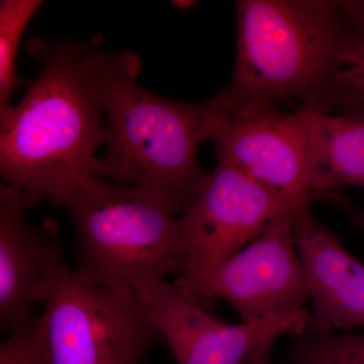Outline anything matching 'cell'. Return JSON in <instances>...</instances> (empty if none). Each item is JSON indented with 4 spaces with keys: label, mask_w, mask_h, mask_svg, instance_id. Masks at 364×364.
I'll use <instances>...</instances> for the list:
<instances>
[{
    "label": "cell",
    "mask_w": 364,
    "mask_h": 364,
    "mask_svg": "<svg viewBox=\"0 0 364 364\" xmlns=\"http://www.w3.org/2000/svg\"><path fill=\"white\" fill-rule=\"evenodd\" d=\"M100 38L28 42L40 74L20 104L0 114V174L26 208L42 200L56 205L93 176L107 138L92 63Z\"/></svg>",
    "instance_id": "cell-1"
},
{
    "label": "cell",
    "mask_w": 364,
    "mask_h": 364,
    "mask_svg": "<svg viewBox=\"0 0 364 364\" xmlns=\"http://www.w3.org/2000/svg\"><path fill=\"white\" fill-rule=\"evenodd\" d=\"M236 7V65L214 97L223 119L277 100L340 112L358 44L352 1L241 0Z\"/></svg>",
    "instance_id": "cell-2"
},
{
    "label": "cell",
    "mask_w": 364,
    "mask_h": 364,
    "mask_svg": "<svg viewBox=\"0 0 364 364\" xmlns=\"http://www.w3.org/2000/svg\"><path fill=\"white\" fill-rule=\"evenodd\" d=\"M92 63L107 126V149L93 176L147 189L176 214L186 212L208 176L198 164V147L213 140L221 123L212 98L186 104L145 90L136 81L140 57L107 52L102 39Z\"/></svg>",
    "instance_id": "cell-3"
},
{
    "label": "cell",
    "mask_w": 364,
    "mask_h": 364,
    "mask_svg": "<svg viewBox=\"0 0 364 364\" xmlns=\"http://www.w3.org/2000/svg\"><path fill=\"white\" fill-rule=\"evenodd\" d=\"M55 205L68 213L75 231L76 272L122 294L182 272L179 215L147 189L90 176Z\"/></svg>",
    "instance_id": "cell-4"
},
{
    "label": "cell",
    "mask_w": 364,
    "mask_h": 364,
    "mask_svg": "<svg viewBox=\"0 0 364 364\" xmlns=\"http://www.w3.org/2000/svg\"><path fill=\"white\" fill-rule=\"evenodd\" d=\"M43 305L47 364H140L160 338L135 294L88 282L64 257Z\"/></svg>",
    "instance_id": "cell-5"
},
{
    "label": "cell",
    "mask_w": 364,
    "mask_h": 364,
    "mask_svg": "<svg viewBox=\"0 0 364 364\" xmlns=\"http://www.w3.org/2000/svg\"><path fill=\"white\" fill-rule=\"evenodd\" d=\"M134 294L178 364H269L275 341L301 333L312 320L304 308L229 324L210 313L181 277L140 284Z\"/></svg>",
    "instance_id": "cell-6"
},
{
    "label": "cell",
    "mask_w": 364,
    "mask_h": 364,
    "mask_svg": "<svg viewBox=\"0 0 364 364\" xmlns=\"http://www.w3.org/2000/svg\"><path fill=\"white\" fill-rule=\"evenodd\" d=\"M293 215L274 220L252 243L212 269L181 279L203 305L224 299L244 323L305 308L312 289L294 244Z\"/></svg>",
    "instance_id": "cell-7"
},
{
    "label": "cell",
    "mask_w": 364,
    "mask_h": 364,
    "mask_svg": "<svg viewBox=\"0 0 364 364\" xmlns=\"http://www.w3.org/2000/svg\"><path fill=\"white\" fill-rule=\"evenodd\" d=\"M291 208L231 165L218 161L195 202L179 215L182 279L212 269L258 238Z\"/></svg>",
    "instance_id": "cell-8"
},
{
    "label": "cell",
    "mask_w": 364,
    "mask_h": 364,
    "mask_svg": "<svg viewBox=\"0 0 364 364\" xmlns=\"http://www.w3.org/2000/svg\"><path fill=\"white\" fill-rule=\"evenodd\" d=\"M218 161L257 182L294 214L312 205L305 111L257 107L220 123L213 140Z\"/></svg>",
    "instance_id": "cell-9"
},
{
    "label": "cell",
    "mask_w": 364,
    "mask_h": 364,
    "mask_svg": "<svg viewBox=\"0 0 364 364\" xmlns=\"http://www.w3.org/2000/svg\"><path fill=\"white\" fill-rule=\"evenodd\" d=\"M26 207L16 189L0 186V324L11 330L32 320L43 304L58 261L63 257L53 230L26 221Z\"/></svg>",
    "instance_id": "cell-10"
},
{
    "label": "cell",
    "mask_w": 364,
    "mask_h": 364,
    "mask_svg": "<svg viewBox=\"0 0 364 364\" xmlns=\"http://www.w3.org/2000/svg\"><path fill=\"white\" fill-rule=\"evenodd\" d=\"M293 235L312 289L311 325L323 331L364 328V264L310 208L294 214Z\"/></svg>",
    "instance_id": "cell-11"
},
{
    "label": "cell",
    "mask_w": 364,
    "mask_h": 364,
    "mask_svg": "<svg viewBox=\"0 0 364 364\" xmlns=\"http://www.w3.org/2000/svg\"><path fill=\"white\" fill-rule=\"evenodd\" d=\"M305 111L312 202L346 205L344 186L364 189V107L337 114Z\"/></svg>",
    "instance_id": "cell-12"
},
{
    "label": "cell",
    "mask_w": 364,
    "mask_h": 364,
    "mask_svg": "<svg viewBox=\"0 0 364 364\" xmlns=\"http://www.w3.org/2000/svg\"><path fill=\"white\" fill-rule=\"evenodd\" d=\"M43 4L41 0L0 1V114L14 107V91L28 85L16 74V55L26 26Z\"/></svg>",
    "instance_id": "cell-13"
},
{
    "label": "cell",
    "mask_w": 364,
    "mask_h": 364,
    "mask_svg": "<svg viewBox=\"0 0 364 364\" xmlns=\"http://www.w3.org/2000/svg\"><path fill=\"white\" fill-rule=\"evenodd\" d=\"M289 337L293 364H364V331L337 334L318 330L310 323Z\"/></svg>",
    "instance_id": "cell-14"
},
{
    "label": "cell",
    "mask_w": 364,
    "mask_h": 364,
    "mask_svg": "<svg viewBox=\"0 0 364 364\" xmlns=\"http://www.w3.org/2000/svg\"><path fill=\"white\" fill-rule=\"evenodd\" d=\"M0 364H47L40 316L11 330L0 346Z\"/></svg>",
    "instance_id": "cell-15"
},
{
    "label": "cell",
    "mask_w": 364,
    "mask_h": 364,
    "mask_svg": "<svg viewBox=\"0 0 364 364\" xmlns=\"http://www.w3.org/2000/svg\"><path fill=\"white\" fill-rule=\"evenodd\" d=\"M352 9L358 28V44L345 80L342 109L364 102V1H352Z\"/></svg>",
    "instance_id": "cell-16"
},
{
    "label": "cell",
    "mask_w": 364,
    "mask_h": 364,
    "mask_svg": "<svg viewBox=\"0 0 364 364\" xmlns=\"http://www.w3.org/2000/svg\"><path fill=\"white\" fill-rule=\"evenodd\" d=\"M352 224L364 232V210L358 208L351 213Z\"/></svg>",
    "instance_id": "cell-17"
},
{
    "label": "cell",
    "mask_w": 364,
    "mask_h": 364,
    "mask_svg": "<svg viewBox=\"0 0 364 364\" xmlns=\"http://www.w3.org/2000/svg\"><path fill=\"white\" fill-rule=\"evenodd\" d=\"M174 6H181V7H186V6H191V1H174Z\"/></svg>",
    "instance_id": "cell-18"
},
{
    "label": "cell",
    "mask_w": 364,
    "mask_h": 364,
    "mask_svg": "<svg viewBox=\"0 0 364 364\" xmlns=\"http://www.w3.org/2000/svg\"><path fill=\"white\" fill-rule=\"evenodd\" d=\"M363 105H364V102H363V104L358 105V107H363Z\"/></svg>",
    "instance_id": "cell-19"
},
{
    "label": "cell",
    "mask_w": 364,
    "mask_h": 364,
    "mask_svg": "<svg viewBox=\"0 0 364 364\" xmlns=\"http://www.w3.org/2000/svg\"><path fill=\"white\" fill-rule=\"evenodd\" d=\"M286 364H293V363H286Z\"/></svg>",
    "instance_id": "cell-20"
}]
</instances>
